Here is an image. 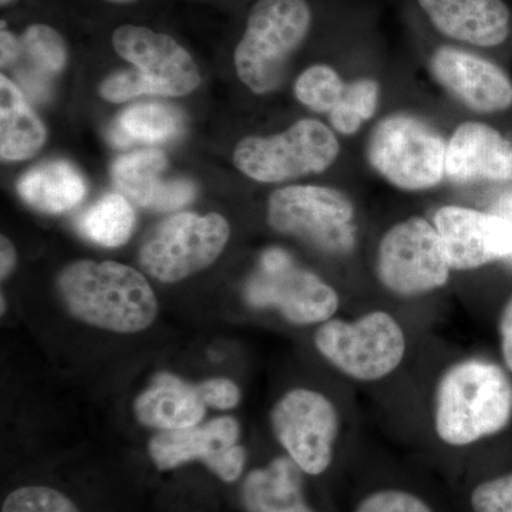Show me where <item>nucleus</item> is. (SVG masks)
<instances>
[{
    "instance_id": "obj_26",
    "label": "nucleus",
    "mask_w": 512,
    "mask_h": 512,
    "mask_svg": "<svg viewBox=\"0 0 512 512\" xmlns=\"http://www.w3.org/2000/svg\"><path fill=\"white\" fill-rule=\"evenodd\" d=\"M380 86L375 79L363 77L346 84L338 106L328 114L330 124L343 136H353L379 107Z\"/></svg>"
},
{
    "instance_id": "obj_20",
    "label": "nucleus",
    "mask_w": 512,
    "mask_h": 512,
    "mask_svg": "<svg viewBox=\"0 0 512 512\" xmlns=\"http://www.w3.org/2000/svg\"><path fill=\"white\" fill-rule=\"evenodd\" d=\"M301 471L289 457L252 471L242 493L245 508L248 512H313L303 500Z\"/></svg>"
},
{
    "instance_id": "obj_35",
    "label": "nucleus",
    "mask_w": 512,
    "mask_h": 512,
    "mask_svg": "<svg viewBox=\"0 0 512 512\" xmlns=\"http://www.w3.org/2000/svg\"><path fill=\"white\" fill-rule=\"evenodd\" d=\"M19 59V40L18 36L8 29L5 20H2V30H0V63L3 69L15 66Z\"/></svg>"
},
{
    "instance_id": "obj_3",
    "label": "nucleus",
    "mask_w": 512,
    "mask_h": 512,
    "mask_svg": "<svg viewBox=\"0 0 512 512\" xmlns=\"http://www.w3.org/2000/svg\"><path fill=\"white\" fill-rule=\"evenodd\" d=\"M311 25L306 0H256L234 53L241 82L255 94L275 92Z\"/></svg>"
},
{
    "instance_id": "obj_27",
    "label": "nucleus",
    "mask_w": 512,
    "mask_h": 512,
    "mask_svg": "<svg viewBox=\"0 0 512 512\" xmlns=\"http://www.w3.org/2000/svg\"><path fill=\"white\" fill-rule=\"evenodd\" d=\"M346 84L333 67L315 64L296 80L295 96L315 113L329 114L345 94Z\"/></svg>"
},
{
    "instance_id": "obj_29",
    "label": "nucleus",
    "mask_w": 512,
    "mask_h": 512,
    "mask_svg": "<svg viewBox=\"0 0 512 512\" xmlns=\"http://www.w3.org/2000/svg\"><path fill=\"white\" fill-rule=\"evenodd\" d=\"M471 507L474 512H512V473L477 485Z\"/></svg>"
},
{
    "instance_id": "obj_24",
    "label": "nucleus",
    "mask_w": 512,
    "mask_h": 512,
    "mask_svg": "<svg viewBox=\"0 0 512 512\" xmlns=\"http://www.w3.org/2000/svg\"><path fill=\"white\" fill-rule=\"evenodd\" d=\"M167 158L160 150H144L121 156L111 165V177L121 195L140 207L151 208Z\"/></svg>"
},
{
    "instance_id": "obj_36",
    "label": "nucleus",
    "mask_w": 512,
    "mask_h": 512,
    "mask_svg": "<svg viewBox=\"0 0 512 512\" xmlns=\"http://www.w3.org/2000/svg\"><path fill=\"white\" fill-rule=\"evenodd\" d=\"M0 244H2V248H0V256H2V259H0V276H2V281H5L15 269L16 249L6 237H2Z\"/></svg>"
},
{
    "instance_id": "obj_34",
    "label": "nucleus",
    "mask_w": 512,
    "mask_h": 512,
    "mask_svg": "<svg viewBox=\"0 0 512 512\" xmlns=\"http://www.w3.org/2000/svg\"><path fill=\"white\" fill-rule=\"evenodd\" d=\"M498 329H500L501 352H503L504 363L512 373V295L505 303L503 312H501Z\"/></svg>"
},
{
    "instance_id": "obj_25",
    "label": "nucleus",
    "mask_w": 512,
    "mask_h": 512,
    "mask_svg": "<svg viewBox=\"0 0 512 512\" xmlns=\"http://www.w3.org/2000/svg\"><path fill=\"white\" fill-rule=\"evenodd\" d=\"M136 225V214L127 198L109 194L84 212L80 232L101 247L116 248L126 244Z\"/></svg>"
},
{
    "instance_id": "obj_12",
    "label": "nucleus",
    "mask_w": 512,
    "mask_h": 512,
    "mask_svg": "<svg viewBox=\"0 0 512 512\" xmlns=\"http://www.w3.org/2000/svg\"><path fill=\"white\" fill-rule=\"evenodd\" d=\"M239 433L234 417H220L187 429L160 431L150 440L148 450L158 470L200 460L222 481L234 483L247 461V451L238 444Z\"/></svg>"
},
{
    "instance_id": "obj_6",
    "label": "nucleus",
    "mask_w": 512,
    "mask_h": 512,
    "mask_svg": "<svg viewBox=\"0 0 512 512\" xmlns=\"http://www.w3.org/2000/svg\"><path fill=\"white\" fill-rule=\"evenodd\" d=\"M335 133L322 121H296L272 137H247L234 151L235 167L242 174L275 184L328 170L339 157Z\"/></svg>"
},
{
    "instance_id": "obj_38",
    "label": "nucleus",
    "mask_w": 512,
    "mask_h": 512,
    "mask_svg": "<svg viewBox=\"0 0 512 512\" xmlns=\"http://www.w3.org/2000/svg\"><path fill=\"white\" fill-rule=\"evenodd\" d=\"M106 2L113 3V5L126 6L131 5V3H136L137 0H106Z\"/></svg>"
},
{
    "instance_id": "obj_32",
    "label": "nucleus",
    "mask_w": 512,
    "mask_h": 512,
    "mask_svg": "<svg viewBox=\"0 0 512 512\" xmlns=\"http://www.w3.org/2000/svg\"><path fill=\"white\" fill-rule=\"evenodd\" d=\"M195 387L205 406H211L214 409H234L241 400V390L229 379L205 380L195 384Z\"/></svg>"
},
{
    "instance_id": "obj_15",
    "label": "nucleus",
    "mask_w": 512,
    "mask_h": 512,
    "mask_svg": "<svg viewBox=\"0 0 512 512\" xmlns=\"http://www.w3.org/2000/svg\"><path fill=\"white\" fill-rule=\"evenodd\" d=\"M430 70L441 87L464 106L480 113H495L512 106V82L497 64L456 47H440Z\"/></svg>"
},
{
    "instance_id": "obj_2",
    "label": "nucleus",
    "mask_w": 512,
    "mask_h": 512,
    "mask_svg": "<svg viewBox=\"0 0 512 512\" xmlns=\"http://www.w3.org/2000/svg\"><path fill=\"white\" fill-rule=\"evenodd\" d=\"M57 289L67 311L94 328L137 333L157 318L156 295L147 279L117 262H73L59 275Z\"/></svg>"
},
{
    "instance_id": "obj_22",
    "label": "nucleus",
    "mask_w": 512,
    "mask_h": 512,
    "mask_svg": "<svg viewBox=\"0 0 512 512\" xmlns=\"http://www.w3.org/2000/svg\"><path fill=\"white\" fill-rule=\"evenodd\" d=\"M19 40L20 63L16 76L32 96L47 92V77L62 72L66 66L67 47L63 36L52 26L33 23L23 30Z\"/></svg>"
},
{
    "instance_id": "obj_10",
    "label": "nucleus",
    "mask_w": 512,
    "mask_h": 512,
    "mask_svg": "<svg viewBox=\"0 0 512 512\" xmlns=\"http://www.w3.org/2000/svg\"><path fill=\"white\" fill-rule=\"evenodd\" d=\"M231 228L220 214L174 215L158 225L140 249L141 268L165 284L210 266L227 245Z\"/></svg>"
},
{
    "instance_id": "obj_11",
    "label": "nucleus",
    "mask_w": 512,
    "mask_h": 512,
    "mask_svg": "<svg viewBox=\"0 0 512 512\" xmlns=\"http://www.w3.org/2000/svg\"><path fill=\"white\" fill-rule=\"evenodd\" d=\"M276 440L289 458L309 476H320L332 464L340 433V416L325 394L293 389L271 413Z\"/></svg>"
},
{
    "instance_id": "obj_5",
    "label": "nucleus",
    "mask_w": 512,
    "mask_h": 512,
    "mask_svg": "<svg viewBox=\"0 0 512 512\" xmlns=\"http://www.w3.org/2000/svg\"><path fill=\"white\" fill-rule=\"evenodd\" d=\"M447 144L430 123L407 113L390 114L367 141V161L387 183L403 191L436 187L446 175Z\"/></svg>"
},
{
    "instance_id": "obj_39",
    "label": "nucleus",
    "mask_w": 512,
    "mask_h": 512,
    "mask_svg": "<svg viewBox=\"0 0 512 512\" xmlns=\"http://www.w3.org/2000/svg\"><path fill=\"white\" fill-rule=\"evenodd\" d=\"M12 2H15V0H0V3H2V6H8Z\"/></svg>"
},
{
    "instance_id": "obj_18",
    "label": "nucleus",
    "mask_w": 512,
    "mask_h": 512,
    "mask_svg": "<svg viewBox=\"0 0 512 512\" xmlns=\"http://www.w3.org/2000/svg\"><path fill=\"white\" fill-rule=\"evenodd\" d=\"M207 413L195 384L171 373H158L134 402V414L151 429L180 430L197 426Z\"/></svg>"
},
{
    "instance_id": "obj_8",
    "label": "nucleus",
    "mask_w": 512,
    "mask_h": 512,
    "mask_svg": "<svg viewBox=\"0 0 512 512\" xmlns=\"http://www.w3.org/2000/svg\"><path fill=\"white\" fill-rule=\"evenodd\" d=\"M245 299L259 309H275L293 325H322L340 306L339 293L311 271L299 268L278 248L262 255L248 279Z\"/></svg>"
},
{
    "instance_id": "obj_7",
    "label": "nucleus",
    "mask_w": 512,
    "mask_h": 512,
    "mask_svg": "<svg viewBox=\"0 0 512 512\" xmlns=\"http://www.w3.org/2000/svg\"><path fill=\"white\" fill-rule=\"evenodd\" d=\"M451 271L439 232L426 218L399 222L380 239L376 275L393 295L413 298L437 291L447 284Z\"/></svg>"
},
{
    "instance_id": "obj_17",
    "label": "nucleus",
    "mask_w": 512,
    "mask_h": 512,
    "mask_svg": "<svg viewBox=\"0 0 512 512\" xmlns=\"http://www.w3.org/2000/svg\"><path fill=\"white\" fill-rule=\"evenodd\" d=\"M441 35L480 47H494L510 35L511 13L503 0H419Z\"/></svg>"
},
{
    "instance_id": "obj_28",
    "label": "nucleus",
    "mask_w": 512,
    "mask_h": 512,
    "mask_svg": "<svg viewBox=\"0 0 512 512\" xmlns=\"http://www.w3.org/2000/svg\"><path fill=\"white\" fill-rule=\"evenodd\" d=\"M2 512H80L70 498L43 485L18 488L6 497Z\"/></svg>"
},
{
    "instance_id": "obj_23",
    "label": "nucleus",
    "mask_w": 512,
    "mask_h": 512,
    "mask_svg": "<svg viewBox=\"0 0 512 512\" xmlns=\"http://www.w3.org/2000/svg\"><path fill=\"white\" fill-rule=\"evenodd\" d=\"M180 111L168 104H136L124 111L110 127L109 141L116 148L134 143H164L183 131Z\"/></svg>"
},
{
    "instance_id": "obj_30",
    "label": "nucleus",
    "mask_w": 512,
    "mask_h": 512,
    "mask_svg": "<svg viewBox=\"0 0 512 512\" xmlns=\"http://www.w3.org/2000/svg\"><path fill=\"white\" fill-rule=\"evenodd\" d=\"M355 512H434L421 498L407 491L382 490L367 495Z\"/></svg>"
},
{
    "instance_id": "obj_19",
    "label": "nucleus",
    "mask_w": 512,
    "mask_h": 512,
    "mask_svg": "<svg viewBox=\"0 0 512 512\" xmlns=\"http://www.w3.org/2000/svg\"><path fill=\"white\" fill-rule=\"evenodd\" d=\"M46 128L30 109L22 92L10 79L0 76V156L22 161L35 156L46 141Z\"/></svg>"
},
{
    "instance_id": "obj_37",
    "label": "nucleus",
    "mask_w": 512,
    "mask_h": 512,
    "mask_svg": "<svg viewBox=\"0 0 512 512\" xmlns=\"http://www.w3.org/2000/svg\"><path fill=\"white\" fill-rule=\"evenodd\" d=\"M493 214L500 215L512 225V187L498 195L493 205ZM505 262L512 266V256Z\"/></svg>"
},
{
    "instance_id": "obj_31",
    "label": "nucleus",
    "mask_w": 512,
    "mask_h": 512,
    "mask_svg": "<svg viewBox=\"0 0 512 512\" xmlns=\"http://www.w3.org/2000/svg\"><path fill=\"white\" fill-rule=\"evenodd\" d=\"M100 96L111 103H123V101L136 99L138 96L150 94L147 84L141 79L137 70L111 74L100 84Z\"/></svg>"
},
{
    "instance_id": "obj_4",
    "label": "nucleus",
    "mask_w": 512,
    "mask_h": 512,
    "mask_svg": "<svg viewBox=\"0 0 512 512\" xmlns=\"http://www.w3.org/2000/svg\"><path fill=\"white\" fill-rule=\"evenodd\" d=\"M316 349L342 375L373 383L399 369L407 338L389 312L373 311L353 320L329 319L315 332Z\"/></svg>"
},
{
    "instance_id": "obj_14",
    "label": "nucleus",
    "mask_w": 512,
    "mask_h": 512,
    "mask_svg": "<svg viewBox=\"0 0 512 512\" xmlns=\"http://www.w3.org/2000/svg\"><path fill=\"white\" fill-rule=\"evenodd\" d=\"M434 227L453 271H470L512 256V225L493 212L446 205L434 215Z\"/></svg>"
},
{
    "instance_id": "obj_40",
    "label": "nucleus",
    "mask_w": 512,
    "mask_h": 512,
    "mask_svg": "<svg viewBox=\"0 0 512 512\" xmlns=\"http://www.w3.org/2000/svg\"><path fill=\"white\" fill-rule=\"evenodd\" d=\"M6 303H5V295H2V313H5Z\"/></svg>"
},
{
    "instance_id": "obj_33",
    "label": "nucleus",
    "mask_w": 512,
    "mask_h": 512,
    "mask_svg": "<svg viewBox=\"0 0 512 512\" xmlns=\"http://www.w3.org/2000/svg\"><path fill=\"white\" fill-rule=\"evenodd\" d=\"M197 188L188 180L164 181L154 195L151 208L158 211H171L184 207L195 197Z\"/></svg>"
},
{
    "instance_id": "obj_1",
    "label": "nucleus",
    "mask_w": 512,
    "mask_h": 512,
    "mask_svg": "<svg viewBox=\"0 0 512 512\" xmlns=\"http://www.w3.org/2000/svg\"><path fill=\"white\" fill-rule=\"evenodd\" d=\"M434 430L443 443L470 446L512 420V380L503 367L471 357L448 367L434 393Z\"/></svg>"
},
{
    "instance_id": "obj_16",
    "label": "nucleus",
    "mask_w": 512,
    "mask_h": 512,
    "mask_svg": "<svg viewBox=\"0 0 512 512\" xmlns=\"http://www.w3.org/2000/svg\"><path fill=\"white\" fill-rule=\"evenodd\" d=\"M446 177L454 184L512 181V143L500 131L466 121L447 144Z\"/></svg>"
},
{
    "instance_id": "obj_9",
    "label": "nucleus",
    "mask_w": 512,
    "mask_h": 512,
    "mask_svg": "<svg viewBox=\"0 0 512 512\" xmlns=\"http://www.w3.org/2000/svg\"><path fill=\"white\" fill-rule=\"evenodd\" d=\"M266 220L279 234L301 238L328 252L348 251L355 205L348 195L318 185H291L269 197Z\"/></svg>"
},
{
    "instance_id": "obj_21",
    "label": "nucleus",
    "mask_w": 512,
    "mask_h": 512,
    "mask_svg": "<svg viewBox=\"0 0 512 512\" xmlns=\"http://www.w3.org/2000/svg\"><path fill=\"white\" fill-rule=\"evenodd\" d=\"M86 191L83 175L66 161L37 165L18 183L20 197L30 207L47 214L72 210L83 200Z\"/></svg>"
},
{
    "instance_id": "obj_13",
    "label": "nucleus",
    "mask_w": 512,
    "mask_h": 512,
    "mask_svg": "<svg viewBox=\"0 0 512 512\" xmlns=\"http://www.w3.org/2000/svg\"><path fill=\"white\" fill-rule=\"evenodd\" d=\"M121 59L136 66L150 94L187 96L201 83L190 53L167 33L146 26L121 25L111 35Z\"/></svg>"
}]
</instances>
